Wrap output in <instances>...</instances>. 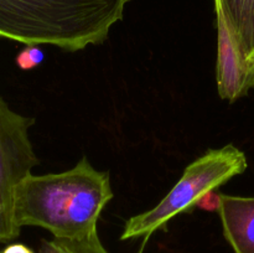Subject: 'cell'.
<instances>
[{
    "label": "cell",
    "instance_id": "cell-7",
    "mask_svg": "<svg viewBox=\"0 0 254 253\" xmlns=\"http://www.w3.org/2000/svg\"><path fill=\"white\" fill-rule=\"evenodd\" d=\"M236 44L254 71V0H215Z\"/></svg>",
    "mask_w": 254,
    "mask_h": 253
},
{
    "label": "cell",
    "instance_id": "cell-2",
    "mask_svg": "<svg viewBox=\"0 0 254 253\" xmlns=\"http://www.w3.org/2000/svg\"><path fill=\"white\" fill-rule=\"evenodd\" d=\"M130 0H0V37L78 51L99 45Z\"/></svg>",
    "mask_w": 254,
    "mask_h": 253
},
{
    "label": "cell",
    "instance_id": "cell-5",
    "mask_svg": "<svg viewBox=\"0 0 254 253\" xmlns=\"http://www.w3.org/2000/svg\"><path fill=\"white\" fill-rule=\"evenodd\" d=\"M217 15V89L222 99L230 102L248 93L254 87V71L236 44L222 12Z\"/></svg>",
    "mask_w": 254,
    "mask_h": 253
},
{
    "label": "cell",
    "instance_id": "cell-6",
    "mask_svg": "<svg viewBox=\"0 0 254 253\" xmlns=\"http://www.w3.org/2000/svg\"><path fill=\"white\" fill-rule=\"evenodd\" d=\"M223 235L235 253H254V196L220 195Z\"/></svg>",
    "mask_w": 254,
    "mask_h": 253
},
{
    "label": "cell",
    "instance_id": "cell-9",
    "mask_svg": "<svg viewBox=\"0 0 254 253\" xmlns=\"http://www.w3.org/2000/svg\"><path fill=\"white\" fill-rule=\"evenodd\" d=\"M44 52L39 46L36 45H26L25 49L17 54L15 62H16L17 67L24 71H29V69H34L35 67L39 66L42 61H44Z\"/></svg>",
    "mask_w": 254,
    "mask_h": 253
},
{
    "label": "cell",
    "instance_id": "cell-4",
    "mask_svg": "<svg viewBox=\"0 0 254 253\" xmlns=\"http://www.w3.org/2000/svg\"><path fill=\"white\" fill-rule=\"evenodd\" d=\"M34 123V118L12 111L0 96V245L14 241L21 231L15 216V196L39 164L29 136Z\"/></svg>",
    "mask_w": 254,
    "mask_h": 253
},
{
    "label": "cell",
    "instance_id": "cell-8",
    "mask_svg": "<svg viewBox=\"0 0 254 253\" xmlns=\"http://www.w3.org/2000/svg\"><path fill=\"white\" fill-rule=\"evenodd\" d=\"M37 253H109L102 245L98 232L81 240L52 238L40 243ZM141 253V252H140Z\"/></svg>",
    "mask_w": 254,
    "mask_h": 253
},
{
    "label": "cell",
    "instance_id": "cell-1",
    "mask_svg": "<svg viewBox=\"0 0 254 253\" xmlns=\"http://www.w3.org/2000/svg\"><path fill=\"white\" fill-rule=\"evenodd\" d=\"M112 198L109 174L82 158L71 170L24 179L15 196V216L20 227L36 226L55 238L81 240L98 232L99 216Z\"/></svg>",
    "mask_w": 254,
    "mask_h": 253
},
{
    "label": "cell",
    "instance_id": "cell-3",
    "mask_svg": "<svg viewBox=\"0 0 254 253\" xmlns=\"http://www.w3.org/2000/svg\"><path fill=\"white\" fill-rule=\"evenodd\" d=\"M247 169L245 153L233 145L212 149L185 169L180 180L151 210L127 221L121 240L149 238L174 217L189 212L200 201Z\"/></svg>",
    "mask_w": 254,
    "mask_h": 253
},
{
    "label": "cell",
    "instance_id": "cell-10",
    "mask_svg": "<svg viewBox=\"0 0 254 253\" xmlns=\"http://www.w3.org/2000/svg\"><path fill=\"white\" fill-rule=\"evenodd\" d=\"M0 253H37L22 243H10Z\"/></svg>",
    "mask_w": 254,
    "mask_h": 253
}]
</instances>
